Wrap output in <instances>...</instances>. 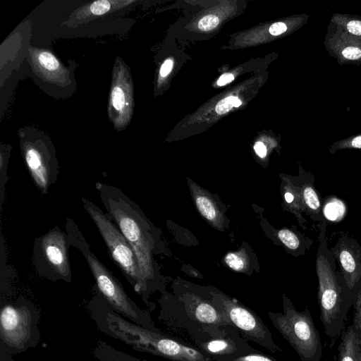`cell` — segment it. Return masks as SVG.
Returning <instances> with one entry per match:
<instances>
[{
	"label": "cell",
	"mask_w": 361,
	"mask_h": 361,
	"mask_svg": "<svg viewBox=\"0 0 361 361\" xmlns=\"http://www.w3.org/2000/svg\"><path fill=\"white\" fill-rule=\"evenodd\" d=\"M345 211L346 207L344 202L335 197L326 200L322 208L323 214L326 219L334 222L342 219L345 216Z\"/></svg>",
	"instance_id": "cell-17"
},
{
	"label": "cell",
	"mask_w": 361,
	"mask_h": 361,
	"mask_svg": "<svg viewBox=\"0 0 361 361\" xmlns=\"http://www.w3.org/2000/svg\"><path fill=\"white\" fill-rule=\"evenodd\" d=\"M95 188L106 214L133 249L147 283L152 276L150 242L147 224L139 207L118 188L99 182L95 183Z\"/></svg>",
	"instance_id": "cell-2"
},
{
	"label": "cell",
	"mask_w": 361,
	"mask_h": 361,
	"mask_svg": "<svg viewBox=\"0 0 361 361\" xmlns=\"http://www.w3.org/2000/svg\"><path fill=\"white\" fill-rule=\"evenodd\" d=\"M22 156L35 185L42 195L58 178L59 164L56 149L44 133L31 127L18 130Z\"/></svg>",
	"instance_id": "cell-8"
},
{
	"label": "cell",
	"mask_w": 361,
	"mask_h": 361,
	"mask_svg": "<svg viewBox=\"0 0 361 361\" xmlns=\"http://www.w3.org/2000/svg\"><path fill=\"white\" fill-rule=\"evenodd\" d=\"M11 147L9 145L1 144L0 149V206L5 198L6 185L8 180L7 169L8 159L11 156Z\"/></svg>",
	"instance_id": "cell-18"
},
{
	"label": "cell",
	"mask_w": 361,
	"mask_h": 361,
	"mask_svg": "<svg viewBox=\"0 0 361 361\" xmlns=\"http://www.w3.org/2000/svg\"><path fill=\"white\" fill-rule=\"evenodd\" d=\"M192 314L195 318L202 323L221 324L228 322L225 315L219 312L212 305L206 302H200L193 306Z\"/></svg>",
	"instance_id": "cell-16"
},
{
	"label": "cell",
	"mask_w": 361,
	"mask_h": 361,
	"mask_svg": "<svg viewBox=\"0 0 361 361\" xmlns=\"http://www.w3.org/2000/svg\"><path fill=\"white\" fill-rule=\"evenodd\" d=\"M350 146L354 148H361V135L355 137L351 141Z\"/></svg>",
	"instance_id": "cell-35"
},
{
	"label": "cell",
	"mask_w": 361,
	"mask_h": 361,
	"mask_svg": "<svg viewBox=\"0 0 361 361\" xmlns=\"http://www.w3.org/2000/svg\"><path fill=\"white\" fill-rule=\"evenodd\" d=\"M82 203L100 233L109 252L134 290L142 295L147 283L139 268L136 255L116 225L97 205L82 197Z\"/></svg>",
	"instance_id": "cell-6"
},
{
	"label": "cell",
	"mask_w": 361,
	"mask_h": 361,
	"mask_svg": "<svg viewBox=\"0 0 361 361\" xmlns=\"http://www.w3.org/2000/svg\"><path fill=\"white\" fill-rule=\"evenodd\" d=\"M90 310L102 331L137 350L176 361H211L196 349L128 322L115 312L103 297L93 300Z\"/></svg>",
	"instance_id": "cell-1"
},
{
	"label": "cell",
	"mask_w": 361,
	"mask_h": 361,
	"mask_svg": "<svg viewBox=\"0 0 361 361\" xmlns=\"http://www.w3.org/2000/svg\"><path fill=\"white\" fill-rule=\"evenodd\" d=\"M241 101L236 97L230 96L221 99L216 106V111L218 114H224L232 109L241 104Z\"/></svg>",
	"instance_id": "cell-24"
},
{
	"label": "cell",
	"mask_w": 361,
	"mask_h": 361,
	"mask_svg": "<svg viewBox=\"0 0 361 361\" xmlns=\"http://www.w3.org/2000/svg\"><path fill=\"white\" fill-rule=\"evenodd\" d=\"M285 200L286 202L290 204L294 202L295 200V195L291 192H286L284 195Z\"/></svg>",
	"instance_id": "cell-36"
},
{
	"label": "cell",
	"mask_w": 361,
	"mask_h": 361,
	"mask_svg": "<svg viewBox=\"0 0 361 361\" xmlns=\"http://www.w3.org/2000/svg\"><path fill=\"white\" fill-rule=\"evenodd\" d=\"M231 361H275L274 360L264 355L258 353L248 354L243 356L237 357Z\"/></svg>",
	"instance_id": "cell-28"
},
{
	"label": "cell",
	"mask_w": 361,
	"mask_h": 361,
	"mask_svg": "<svg viewBox=\"0 0 361 361\" xmlns=\"http://www.w3.org/2000/svg\"><path fill=\"white\" fill-rule=\"evenodd\" d=\"M225 259L227 264L234 270L239 271L243 268V260L235 253L228 254Z\"/></svg>",
	"instance_id": "cell-27"
},
{
	"label": "cell",
	"mask_w": 361,
	"mask_h": 361,
	"mask_svg": "<svg viewBox=\"0 0 361 361\" xmlns=\"http://www.w3.org/2000/svg\"><path fill=\"white\" fill-rule=\"evenodd\" d=\"M96 355L102 361H140L109 346H101L96 350Z\"/></svg>",
	"instance_id": "cell-21"
},
{
	"label": "cell",
	"mask_w": 361,
	"mask_h": 361,
	"mask_svg": "<svg viewBox=\"0 0 361 361\" xmlns=\"http://www.w3.org/2000/svg\"><path fill=\"white\" fill-rule=\"evenodd\" d=\"M28 54L30 65L40 78L53 85L68 84L69 71L51 51L30 47Z\"/></svg>",
	"instance_id": "cell-12"
},
{
	"label": "cell",
	"mask_w": 361,
	"mask_h": 361,
	"mask_svg": "<svg viewBox=\"0 0 361 361\" xmlns=\"http://www.w3.org/2000/svg\"><path fill=\"white\" fill-rule=\"evenodd\" d=\"M269 317L301 361H321L323 345L319 332L307 308L298 311L290 302L286 301L284 302L283 313L269 312Z\"/></svg>",
	"instance_id": "cell-7"
},
{
	"label": "cell",
	"mask_w": 361,
	"mask_h": 361,
	"mask_svg": "<svg viewBox=\"0 0 361 361\" xmlns=\"http://www.w3.org/2000/svg\"><path fill=\"white\" fill-rule=\"evenodd\" d=\"M280 240L290 250H296L300 246L298 236L288 229L280 230L278 233Z\"/></svg>",
	"instance_id": "cell-23"
},
{
	"label": "cell",
	"mask_w": 361,
	"mask_h": 361,
	"mask_svg": "<svg viewBox=\"0 0 361 361\" xmlns=\"http://www.w3.org/2000/svg\"><path fill=\"white\" fill-rule=\"evenodd\" d=\"M197 207L200 213L208 220L215 219L216 209L211 201L205 197L200 196L196 199Z\"/></svg>",
	"instance_id": "cell-22"
},
{
	"label": "cell",
	"mask_w": 361,
	"mask_h": 361,
	"mask_svg": "<svg viewBox=\"0 0 361 361\" xmlns=\"http://www.w3.org/2000/svg\"><path fill=\"white\" fill-rule=\"evenodd\" d=\"M342 54L348 59L355 60L361 57V50L357 47H348L344 49Z\"/></svg>",
	"instance_id": "cell-29"
},
{
	"label": "cell",
	"mask_w": 361,
	"mask_h": 361,
	"mask_svg": "<svg viewBox=\"0 0 361 361\" xmlns=\"http://www.w3.org/2000/svg\"><path fill=\"white\" fill-rule=\"evenodd\" d=\"M173 61L171 59L166 60L161 65L159 70V75L161 77H166L172 70Z\"/></svg>",
	"instance_id": "cell-32"
},
{
	"label": "cell",
	"mask_w": 361,
	"mask_h": 361,
	"mask_svg": "<svg viewBox=\"0 0 361 361\" xmlns=\"http://www.w3.org/2000/svg\"><path fill=\"white\" fill-rule=\"evenodd\" d=\"M39 314L35 305L20 298L1 307V350L16 354L35 346L39 339Z\"/></svg>",
	"instance_id": "cell-5"
},
{
	"label": "cell",
	"mask_w": 361,
	"mask_h": 361,
	"mask_svg": "<svg viewBox=\"0 0 361 361\" xmlns=\"http://www.w3.org/2000/svg\"><path fill=\"white\" fill-rule=\"evenodd\" d=\"M302 199L307 210L317 216L321 212V204L318 195L311 184L305 185L302 189Z\"/></svg>",
	"instance_id": "cell-19"
},
{
	"label": "cell",
	"mask_w": 361,
	"mask_h": 361,
	"mask_svg": "<svg viewBox=\"0 0 361 361\" xmlns=\"http://www.w3.org/2000/svg\"><path fill=\"white\" fill-rule=\"evenodd\" d=\"M287 30V27L285 23L279 22L271 25L269 27V32L272 35H279L283 33Z\"/></svg>",
	"instance_id": "cell-30"
},
{
	"label": "cell",
	"mask_w": 361,
	"mask_h": 361,
	"mask_svg": "<svg viewBox=\"0 0 361 361\" xmlns=\"http://www.w3.org/2000/svg\"><path fill=\"white\" fill-rule=\"evenodd\" d=\"M202 348L207 353L216 355H224L234 352V345L225 339H214L202 344Z\"/></svg>",
	"instance_id": "cell-20"
},
{
	"label": "cell",
	"mask_w": 361,
	"mask_h": 361,
	"mask_svg": "<svg viewBox=\"0 0 361 361\" xmlns=\"http://www.w3.org/2000/svg\"><path fill=\"white\" fill-rule=\"evenodd\" d=\"M135 0H98L88 2L75 10L63 25L73 27L133 6Z\"/></svg>",
	"instance_id": "cell-13"
},
{
	"label": "cell",
	"mask_w": 361,
	"mask_h": 361,
	"mask_svg": "<svg viewBox=\"0 0 361 361\" xmlns=\"http://www.w3.org/2000/svg\"><path fill=\"white\" fill-rule=\"evenodd\" d=\"M69 247L66 232L59 226L36 238L33 244L32 259L38 275L53 281L71 282Z\"/></svg>",
	"instance_id": "cell-9"
},
{
	"label": "cell",
	"mask_w": 361,
	"mask_h": 361,
	"mask_svg": "<svg viewBox=\"0 0 361 361\" xmlns=\"http://www.w3.org/2000/svg\"><path fill=\"white\" fill-rule=\"evenodd\" d=\"M234 79L233 75L231 73H225L222 75L217 81V85L219 86L225 85L233 81Z\"/></svg>",
	"instance_id": "cell-34"
},
{
	"label": "cell",
	"mask_w": 361,
	"mask_h": 361,
	"mask_svg": "<svg viewBox=\"0 0 361 361\" xmlns=\"http://www.w3.org/2000/svg\"><path fill=\"white\" fill-rule=\"evenodd\" d=\"M133 82L130 67L117 56L115 59L107 106L108 118L116 131L130 123L134 109Z\"/></svg>",
	"instance_id": "cell-10"
},
{
	"label": "cell",
	"mask_w": 361,
	"mask_h": 361,
	"mask_svg": "<svg viewBox=\"0 0 361 361\" xmlns=\"http://www.w3.org/2000/svg\"><path fill=\"white\" fill-rule=\"evenodd\" d=\"M321 234L322 239L317 256L319 318L326 335L333 340L341 336L345 329L348 312L355 295L348 288L345 280L337 277L333 264L324 251V231Z\"/></svg>",
	"instance_id": "cell-3"
},
{
	"label": "cell",
	"mask_w": 361,
	"mask_h": 361,
	"mask_svg": "<svg viewBox=\"0 0 361 361\" xmlns=\"http://www.w3.org/2000/svg\"><path fill=\"white\" fill-rule=\"evenodd\" d=\"M353 305L354 315L352 324L361 334V285L357 290Z\"/></svg>",
	"instance_id": "cell-25"
},
{
	"label": "cell",
	"mask_w": 361,
	"mask_h": 361,
	"mask_svg": "<svg viewBox=\"0 0 361 361\" xmlns=\"http://www.w3.org/2000/svg\"><path fill=\"white\" fill-rule=\"evenodd\" d=\"M219 18L214 15H208L203 17L198 23V27L203 31H207L215 28L219 24Z\"/></svg>",
	"instance_id": "cell-26"
},
{
	"label": "cell",
	"mask_w": 361,
	"mask_h": 361,
	"mask_svg": "<svg viewBox=\"0 0 361 361\" xmlns=\"http://www.w3.org/2000/svg\"><path fill=\"white\" fill-rule=\"evenodd\" d=\"M334 250L343 271L348 288L356 295L361 285V257L354 246L341 243Z\"/></svg>",
	"instance_id": "cell-14"
},
{
	"label": "cell",
	"mask_w": 361,
	"mask_h": 361,
	"mask_svg": "<svg viewBox=\"0 0 361 361\" xmlns=\"http://www.w3.org/2000/svg\"><path fill=\"white\" fill-rule=\"evenodd\" d=\"M65 228L70 246L80 251L85 259L102 296L118 314L149 329L143 312L128 296L120 281L94 254L75 221L67 219Z\"/></svg>",
	"instance_id": "cell-4"
},
{
	"label": "cell",
	"mask_w": 361,
	"mask_h": 361,
	"mask_svg": "<svg viewBox=\"0 0 361 361\" xmlns=\"http://www.w3.org/2000/svg\"><path fill=\"white\" fill-rule=\"evenodd\" d=\"M337 361H361V334L353 324L341 334Z\"/></svg>",
	"instance_id": "cell-15"
},
{
	"label": "cell",
	"mask_w": 361,
	"mask_h": 361,
	"mask_svg": "<svg viewBox=\"0 0 361 361\" xmlns=\"http://www.w3.org/2000/svg\"><path fill=\"white\" fill-rule=\"evenodd\" d=\"M256 154L261 158H264L267 154V148L262 142H257L254 146Z\"/></svg>",
	"instance_id": "cell-33"
},
{
	"label": "cell",
	"mask_w": 361,
	"mask_h": 361,
	"mask_svg": "<svg viewBox=\"0 0 361 361\" xmlns=\"http://www.w3.org/2000/svg\"><path fill=\"white\" fill-rule=\"evenodd\" d=\"M224 313L228 322L237 327L245 337L254 341L271 352L281 349L273 341L270 331L252 311L238 305L234 300L223 302Z\"/></svg>",
	"instance_id": "cell-11"
},
{
	"label": "cell",
	"mask_w": 361,
	"mask_h": 361,
	"mask_svg": "<svg viewBox=\"0 0 361 361\" xmlns=\"http://www.w3.org/2000/svg\"><path fill=\"white\" fill-rule=\"evenodd\" d=\"M347 29L352 34L361 35V22L351 20L347 24Z\"/></svg>",
	"instance_id": "cell-31"
}]
</instances>
